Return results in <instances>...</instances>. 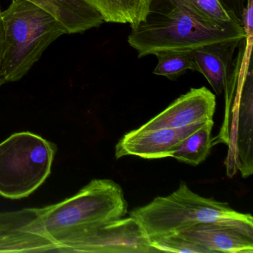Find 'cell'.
<instances>
[{
  "mask_svg": "<svg viewBox=\"0 0 253 253\" xmlns=\"http://www.w3.org/2000/svg\"><path fill=\"white\" fill-rule=\"evenodd\" d=\"M246 38L243 23L222 27L197 17L177 0H153L146 19L131 27L128 42L141 58L161 51L241 42Z\"/></svg>",
  "mask_w": 253,
  "mask_h": 253,
  "instance_id": "1",
  "label": "cell"
},
{
  "mask_svg": "<svg viewBox=\"0 0 253 253\" xmlns=\"http://www.w3.org/2000/svg\"><path fill=\"white\" fill-rule=\"evenodd\" d=\"M45 232L63 252L67 244L106 222L125 217L128 204L118 183L95 179L76 195L58 204L38 208Z\"/></svg>",
  "mask_w": 253,
  "mask_h": 253,
  "instance_id": "2",
  "label": "cell"
},
{
  "mask_svg": "<svg viewBox=\"0 0 253 253\" xmlns=\"http://www.w3.org/2000/svg\"><path fill=\"white\" fill-rule=\"evenodd\" d=\"M4 54L0 68L2 85L21 80L66 28L51 14L26 0H12L1 12Z\"/></svg>",
  "mask_w": 253,
  "mask_h": 253,
  "instance_id": "3",
  "label": "cell"
},
{
  "mask_svg": "<svg viewBox=\"0 0 253 253\" xmlns=\"http://www.w3.org/2000/svg\"><path fill=\"white\" fill-rule=\"evenodd\" d=\"M129 216L138 221L149 238L174 235L214 222L253 228L251 214L238 212L226 203L200 196L184 181L171 195L157 197L147 205L131 210Z\"/></svg>",
  "mask_w": 253,
  "mask_h": 253,
  "instance_id": "4",
  "label": "cell"
},
{
  "mask_svg": "<svg viewBox=\"0 0 253 253\" xmlns=\"http://www.w3.org/2000/svg\"><path fill=\"white\" fill-rule=\"evenodd\" d=\"M55 146L29 131L0 143V195L17 200L33 193L51 173Z\"/></svg>",
  "mask_w": 253,
  "mask_h": 253,
  "instance_id": "5",
  "label": "cell"
},
{
  "mask_svg": "<svg viewBox=\"0 0 253 253\" xmlns=\"http://www.w3.org/2000/svg\"><path fill=\"white\" fill-rule=\"evenodd\" d=\"M239 94L234 100L229 97L226 116L214 144L224 143L229 146L226 164L228 175L238 170L243 177L253 173V75L250 70Z\"/></svg>",
  "mask_w": 253,
  "mask_h": 253,
  "instance_id": "6",
  "label": "cell"
},
{
  "mask_svg": "<svg viewBox=\"0 0 253 253\" xmlns=\"http://www.w3.org/2000/svg\"><path fill=\"white\" fill-rule=\"evenodd\" d=\"M64 253H152L150 238L134 217L106 222L67 244Z\"/></svg>",
  "mask_w": 253,
  "mask_h": 253,
  "instance_id": "7",
  "label": "cell"
},
{
  "mask_svg": "<svg viewBox=\"0 0 253 253\" xmlns=\"http://www.w3.org/2000/svg\"><path fill=\"white\" fill-rule=\"evenodd\" d=\"M57 252L43 227L38 208L0 213V253Z\"/></svg>",
  "mask_w": 253,
  "mask_h": 253,
  "instance_id": "8",
  "label": "cell"
},
{
  "mask_svg": "<svg viewBox=\"0 0 253 253\" xmlns=\"http://www.w3.org/2000/svg\"><path fill=\"white\" fill-rule=\"evenodd\" d=\"M204 123L177 128H160L145 131L132 130L117 143L115 157L117 159L131 155L146 160L171 158L179 145L202 126Z\"/></svg>",
  "mask_w": 253,
  "mask_h": 253,
  "instance_id": "9",
  "label": "cell"
},
{
  "mask_svg": "<svg viewBox=\"0 0 253 253\" xmlns=\"http://www.w3.org/2000/svg\"><path fill=\"white\" fill-rule=\"evenodd\" d=\"M215 107V95L208 88H191L137 130L145 131L177 128L207 122L213 120Z\"/></svg>",
  "mask_w": 253,
  "mask_h": 253,
  "instance_id": "10",
  "label": "cell"
},
{
  "mask_svg": "<svg viewBox=\"0 0 253 253\" xmlns=\"http://www.w3.org/2000/svg\"><path fill=\"white\" fill-rule=\"evenodd\" d=\"M209 253H253V228L225 223H207L180 232Z\"/></svg>",
  "mask_w": 253,
  "mask_h": 253,
  "instance_id": "11",
  "label": "cell"
},
{
  "mask_svg": "<svg viewBox=\"0 0 253 253\" xmlns=\"http://www.w3.org/2000/svg\"><path fill=\"white\" fill-rule=\"evenodd\" d=\"M242 41L210 44L193 50L197 72L205 77L218 95L224 91L229 81L232 55Z\"/></svg>",
  "mask_w": 253,
  "mask_h": 253,
  "instance_id": "12",
  "label": "cell"
},
{
  "mask_svg": "<svg viewBox=\"0 0 253 253\" xmlns=\"http://www.w3.org/2000/svg\"><path fill=\"white\" fill-rule=\"evenodd\" d=\"M46 11L69 34L83 33L104 23L100 13L83 0H26Z\"/></svg>",
  "mask_w": 253,
  "mask_h": 253,
  "instance_id": "13",
  "label": "cell"
},
{
  "mask_svg": "<svg viewBox=\"0 0 253 253\" xmlns=\"http://www.w3.org/2000/svg\"><path fill=\"white\" fill-rule=\"evenodd\" d=\"M100 13L106 23L137 26L146 19L153 0H83Z\"/></svg>",
  "mask_w": 253,
  "mask_h": 253,
  "instance_id": "14",
  "label": "cell"
},
{
  "mask_svg": "<svg viewBox=\"0 0 253 253\" xmlns=\"http://www.w3.org/2000/svg\"><path fill=\"white\" fill-rule=\"evenodd\" d=\"M213 120L204 123L179 145L171 158L192 166H198L205 161L213 146Z\"/></svg>",
  "mask_w": 253,
  "mask_h": 253,
  "instance_id": "15",
  "label": "cell"
},
{
  "mask_svg": "<svg viewBox=\"0 0 253 253\" xmlns=\"http://www.w3.org/2000/svg\"><path fill=\"white\" fill-rule=\"evenodd\" d=\"M197 17L217 26H230L243 23L235 14L226 8L221 0H177Z\"/></svg>",
  "mask_w": 253,
  "mask_h": 253,
  "instance_id": "16",
  "label": "cell"
},
{
  "mask_svg": "<svg viewBox=\"0 0 253 253\" xmlns=\"http://www.w3.org/2000/svg\"><path fill=\"white\" fill-rule=\"evenodd\" d=\"M158 64L153 73L169 80L177 79L186 71H196L193 51H167L155 54Z\"/></svg>",
  "mask_w": 253,
  "mask_h": 253,
  "instance_id": "17",
  "label": "cell"
},
{
  "mask_svg": "<svg viewBox=\"0 0 253 253\" xmlns=\"http://www.w3.org/2000/svg\"><path fill=\"white\" fill-rule=\"evenodd\" d=\"M151 246L156 253H210L202 246L191 241L181 234L150 238Z\"/></svg>",
  "mask_w": 253,
  "mask_h": 253,
  "instance_id": "18",
  "label": "cell"
},
{
  "mask_svg": "<svg viewBox=\"0 0 253 253\" xmlns=\"http://www.w3.org/2000/svg\"><path fill=\"white\" fill-rule=\"evenodd\" d=\"M242 23L246 35H247L246 39L252 41V37H253V0L247 1V6L244 11Z\"/></svg>",
  "mask_w": 253,
  "mask_h": 253,
  "instance_id": "19",
  "label": "cell"
},
{
  "mask_svg": "<svg viewBox=\"0 0 253 253\" xmlns=\"http://www.w3.org/2000/svg\"><path fill=\"white\" fill-rule=\"evenodd\" d=\"M4 30L3 25H2V17H1V11H0V68L2 64V58H3L4 54ZM2 85V81H1V77H0V86Z\"/></svg>",
  "mask_w": 253,
  "mask_h": 253,
  "instance_id": "20",
  "label": "cell"
}]
</instances>
